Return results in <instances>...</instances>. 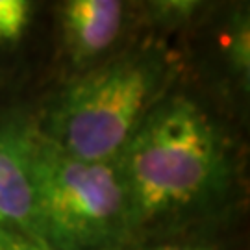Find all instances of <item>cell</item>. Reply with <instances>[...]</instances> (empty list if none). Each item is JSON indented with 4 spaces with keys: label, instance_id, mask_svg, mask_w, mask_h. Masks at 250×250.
<instances>
[{
    "label": "cell",
    "instance_id": "6da1fadb",
    "mask_svg": "<svg viewBox=\"0 0 250 250\" xmlns=\"http://www.w3.org/2000/svg\"><path fill=\"white\" fill-rule=\"evenodd\" d=\"M115 163L130 243L226 232L245 200L233 115L186 76L148 111Z\"/></svg>",
    "mask_w": 250,
    "mask_h": 250
},
{
    "label": "cell",
    "instance_id": "7a4b0ae2",
    "mask_svg": "<svg viewBox=\"0 0 250 250\" xmlns=\"http://www.w3.org/2000/svg\"><path fill=\"white\" fill-rule=\"evenodd\" d=\"M186 76L182 46L141 36L60 85L32 111L41 137L80 160L115 161L158 100Z\"/></svg>",
    "mask_w": 250,
    "mask_h": 250
},
{
    "label": "cell",
    "instance_id": "3957f363",
    "mask_svg": "<svg viewBox=\"0 0 250 250\" xmlns=\"http://www.w3.org/2000/svg\"><path fill=\"white\" fill-rule=\"evenodd\" d=\"M34 235L50 250H119L130 243L115 161L71 156L36 132L30 146Z\"/></svg>",
    "mask_w": 250,
    "mask_h": 250
},
{
    "label": "cell",
    "instance_id": "277c9868",
    "mask_svg": "<svg viewBox=\"0 0 250 250\" xmlns=\"http://www.w3.org/2000/svg\"><path fill=\"white\" fill-rule=\"evenodd\" d=\"M182 46L186 78L230 115L247 109L250 95L249 2L213 4Z\"/></svg>",
    "mask_w": 250,
    "mask_h": 250
},
{
    "label": "cell",
    "instance_id": "5b68a950",
    "mask_svg": "<svg viewBox=\"0 0 250 250\" xmlns=\"http://www.w3.org/2000/svg\"><path fill=\"white\" fill-rule=\"evenodd\" d=\"M52 15L62 82L109 62L141 37L137 2L60 0Z\"/></svg>",
    "mask_w": 250,
    "mask_h": 250
},
{
    "label": "cell",
    "instance_id": "8992f818",
    "mask_svg": "<svg viewBox=\"0 0 250 250\" xmlns=\"http://www.w3.org/2000/svg\"><path fill=\"white\" fill-rule=\"evenodd\" d=\"M32 135V109L9 107L0 113V228H13L30 235H34Z\"/></svg>",
    "mask_w": 250,
    "mask_h": 250
},
{
    "label": "cell",
    "instance_id": "52a82bcc",
    "mask_svg": "<svg viewBox=\"0 0 250 250\" xmlns=\"http://www.w3.org/2000/svg\"><path fill=\"white\" fill-rule=\"evenodd\" d=\"M213 4L202 0H146L137 2L141 36L158 39L188 37Z\"/></svg>",
    "mask_w": 250,
    "mask_h": 250
},
{
    "label": "cell",
    "instance_id": "ba28073f",
    "mask_svg": "<svg viewBox=\"0 0 250 250\" xmlns=\"http://www.w3.org/2000/svg\"><path fill=\"white\" fill-rule=\"evenodd\" d=\"M39 4L34 0H0V56L17 52L28 39Z\"/></svg>",
    "mask_w": 250,
    "mask_h": 250
},
{
    "label": "cell",
    "instance_id": "9c48e42d",
    "mask_svg": "<svg viewBox=\"0 0 250 250\" xmlns=\"http://www.w3.org/2000/svg\"><path fill=\"white\" fill-rule=\"evenodd\" d=\"M119 250H228V245L223 239V232H219L152 239V241H134Z\"/></svg>",
    "mask_w": 250,
    "mask_h": 250
},
{
    "label": "cell",
    "instance_id": "30bf717a",
    "mask_svg": "<svg viewBox=\"0 0 250 250\" xmlns=\"http://www.w3.org/2000/svg\"><path fill=\"white\" fill-rule=\"evenodd\" d=\"M0 250H50L37 237L13 228H0Z\"/></svg>",
    "mask_w": 250,
    "mask_h": 250
}]
</instances>
